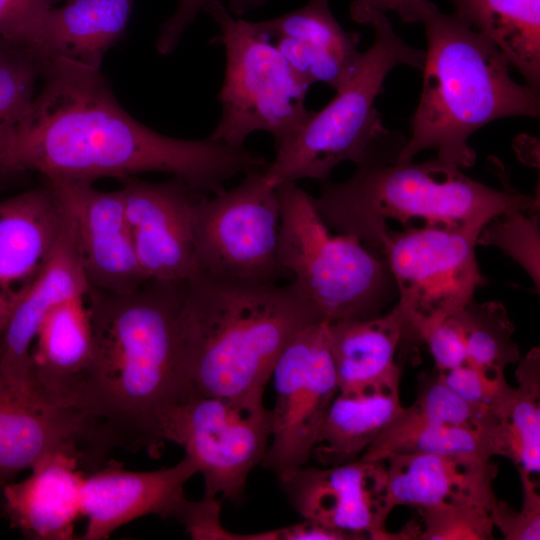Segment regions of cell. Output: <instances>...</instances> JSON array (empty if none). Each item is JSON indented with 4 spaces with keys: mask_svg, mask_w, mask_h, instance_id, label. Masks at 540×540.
I'll list each match as a JSON object with an SVG mask.
<instances>
[{
    "mask_svg": "<svg viewBox=\"0 0 540 540\" xmlns=\"http://www.w3.org/2000/svg\"><path fill=\"white\" fill-rule=\"evenodd\" d=\"M277 188L278 261L328 321L381 315L396 288L384 255L351 234H331L297 182Z\"/></svg>",
    "mask_w": 540,
    "mask_h": 540,
    "instance_id": "7",
    "label": "cell"
},
{
    "mask_svg": "<svg viewBox=\"0 0 540 540\" xmlns=\"http://www.w3.org/2000/svg\"><path fill=\"white\" fill-rule=\"evenodd\" d=\"M54 3L55 0H0V43L35 53L44 17Z\"/></svg>",
    "mask_w": 540,
    "mask_h": 540,
    "instance_id": "37",
    "label": "cell"
},
{
    "mask_svg": "<svg viewBox=\"0 0 540 540\" xmlns=\"http://www.w3.org/2000/svg\"><path fill=\"white\" fill-rule=\"evenodd\" d=\"M327 335L339 393L400 389L395 356L406 332L395 306L373 318L327 321Z\"/></svg>",
    "mask_w": 540,
    "mask_h": 540,
    "instance_id": "24",
    "label": "cell"
},
{
    "mask_svg": "<svg viewBox=\"0 0 540 540\" xmlns=\"http://www.w3.org/2000/svg\"><path fill=\"white\" fill-rule=\"evenodd\" d=\"M89 291L66 222L63 236L49 263L0 331V372L24 398L39 404L31 389L29 359L41 323L56 306L86 296Z\"/></svg>",
    "mask_w": 540,
    "mask_h": 540,
    "instance_id": "22",
    "label": "cell"
},
{
    "mask_svg": "<svg viewBox=\"0 0 540 540\" xmlns=\"http://www.w3.org/2000/svg\"><path fill=\"white\" fill-rule=\"evenodd\" d=\"M522 489L520 510L512 508L499 499L491 508L495 528L499 529L506 540L540 539V495L535 477L518 473Z\"/></svg>",
    "mask_w": 540,
    "mask_h": 540,
    "instance_id": "36",
    "label": "cell"
},
{
    "mask_svg": "<svg viewBox=\"0 0 540 540\" xmlns=\"http://www.w3.org/2000/svg\"><path fill=\"white\" fill-rule=\"evenodd\" d=\"M396 420L406 423L493 427L502 419L493 411L472 404L453 392L438 371L420 378L414 402Z\"/></svg>",
    "mask_w": 540,
    "mask_h": 540,
    "instance_id": "31",
    "label": "cell"
},
{
    "mask_svg": "<svg viewBox=\"0 0 540 540\" xmlns=\"http://www.w3.org/2000/svg\"><path fill=\"white\" fill-rule=\"evenodd\" d=\"M400 453H431L481 460H492L494 456L507 458L502 424L469 427L406 423L395 419L359 459L378 461Z\"/></svg>",
    "mask_w": 540,
    "mask_h": 540,
    "instance_id": "28",
    "label": "cell"
},
{
    "mask_svg": "<svg viewBox=\"0 0 540 540\" xmlns=\"http://www.w3.org/2000/svg\"><path fill=\"white\" fill-rule=\"evenodd\" d=\"M422 524L418 540L494 539L491 508L468 502L418 509Z\"/></svg>",
    "mask_w": 540,
    "mask_h": 540,
    "instance_id": "34",
    "label": "cell"
},
{
    "mask_svg": "<svg viewBox=\"0 0 540 540\" xmlns=\"http://www.w3.org/2000/svg\"><path fill=\"white\" fill-rule=\"evenodd\" d=\"M86 472L72 453L47 455L22 481L2 488L4 516L30 540H71L82 517L81 488Z\"/></svg>",
    "mask_w": 540,
    "mask_h": 540,
    "instance_id": "21",
    "label": "cell"
},
{
    "mask_svg": "<svg viewBox=\"0 0 540 540\" xmlns=\"http://www.w3.org/2000/svg\"><path fill=\"white\" fill-rule=\"evenodd\" d=\"M280 201L263 169L245 174L229 190L200 198L194 210L198 275L252 283H276Z\"/></svg>",
    "mask_w": 540,
    "mask_h": 540,
    "instance_id": "11",
    "label": "cell"
},
{
    "mask_svg": "<svg viewBox=\"0 0 540 540\" xmlns=\"http://www.w3.org/2000/svg\"><path fill=\"white\" fill-rule=\"evenodd\" d=\"M387 503L417 509L468 502L492 508L497 465L492 460L431 453L391 454L385 459Z\"/></svg>",
    "mask_w": 540,
    "mask_h": 540,
    "instance_id": "23",
    "label": "cell"
},
{
    "mask_svg": "<svg viewBox=\"0 0 540 540\" xmlns=\"http://www.w3.org/2000/svg\"><path fill=\"white\" fill-rule=\"evenodd\" d=\"M2 507V491H0V509Z\"/></svg>",
    "mask_w": 540,
    "mask_h": 540,
    "instance_id": "43",
    "label": "cell"
},
{
    "mask_svg": "<svg viewBox=\"0 0 540 540\" xmlns=\"http://www.w3.org/2000/svg\"><path fill=\"white\" fill-rule=\"evenodd\" d=\"M65 226L46 183L0 202V331L49 263Z\"/></svg>",
    "mask_w": 540,
    "mask_h": 540,
    "instance_id": "18",
    "label": "cell"
},
{
    "mask_svg": "<svg viewBox=\"0 0 540 540\" xmlns=\"http://www.w3.org/2000/svg\"><path fill=\"white\" fill-rule=\"evenodd\" d=\"M455 14L490 40L524 78L540 87V0H450Z\"/></svg>",
    "mask_w": 540,
    "mask_h": 540,
    "instance_id": "27",
    "label": "cell"
},
{
    "mask_svg": "<svg viewBox=\"0 0 540 540\" xmlns=\"http://www.w3.org/2000/svg\"><path fill=\"white\" fill-rule=\"evenodd\" d=\"M57 197L90 290L127 294L147 282L139 267L121 189L46 181Z\"/></svg>",
    "mask_w": 540,
    "mask_h": 540,
    "instance_id": "14",
    "label": "cell"
},
{
    "mask_svg": "<svg viewBox=\"0 0 540 540\" xmlns=\"http://www.w3.org/2000/svg\"><path fill=\"white\" fill-rule=\"evenodd\" d=\"M134 0H55L40 29L35 53L99 69L124 35Z\"/></svg>",
    "mask_w": 540,
    "mask_h": 540,
    "instance_id": "25",
    "label": "cell"
},
{
    "mask_svg": "<svg viewBox=\"0 0 540 540\" xmlns=\"http://www.w3.org/2000/svg\"><path fill=\"white\" fill-rule=\"evenodd\" d=\"M264 390L236 397H201L171 408L162 418V440L181 446L204 479V497L239 503L251 470L269 445L271 410Z\"/></svg>",
    "mask_w": 540,
    "mask_h": 540,
    "instance_id": "10",
    "label": "cell"
},
{
    "mask_svg": "<svg viewBox=\"0 0 540 540\" xmlns=\"http://www.w3.org/2000/svg\"><path fill=\"white\" fill-rule=\"evenodd\" d=\"M266 165L245 147L146 127L122 108L99 69L57 58L44 60L39 90L5 136L0 173L93 183L158 172L200 194H217L232 178Z\"/></svg>",
    "mask_w": 540,
    "mask_h": 540,
    "instance_id": "1",
    "label": "cell"
},
{
    "mask_svg": "<svg viewBox=\"0 0 540 540\" xmlns=\"http://www.w3.org/2000/svg\"><path fill=\"white\" fill-rule=\"evenodd\" d=\"M422 341L429 348L436 370L448 371L466 363L464 345L454 315L430 330Z\"/></svg>",
    "mask_w": 540,
    "mask_h": 540,
    "instance_id": "39",
    "label": "cell"
},
{
    "mask_svg": "<svg viewBox=\"0 0 540 540\" xmlns=\"http://www.w3.org/2000/svg\"><path fill=\"white\" fill-rule=\"evenodd\" d=\"M400 389L339 393L332 401L312 455L324 466L355 461L401 414Z\"/></svg>",
    "mask_w": 540,
    "mask_h": 540,
    "instance_id": "26",
    "label": "cell"
},
{
    "mask_svg": "<svg viewBox=\"0 0 540 540\" xmlns=\"http://www.w3.org/2000/svg\"><path fill=\"white\" fill-rule=\"evenodd\" d=\"M303 519L359 539H417L419 524L389 532L392 510L387 503L385 460L352 462L315 468L304 466L281 482Z\"/></svg>",
    "mask_w": 540,
    "mask_h": 540,
    "instance_id": "13",
    "label": "cell"
},
{
    "mask_svg": "<svg viewBox=\"0 0 540 540\" xmlns=\"http://www.w3.org/2000/svg\"><path fill=\"white\" fill-rule=\"evenodd\" d=\"M427 39L420 100L397 162L423 150L458 168L474 165L469 137L499 118L540 115L539 89L519 84L498 48L455 13L426 0L420 15Z\"/></svg>",
    "mask_w": 540,
    "mask_h": 540,
    "instance_id": "4",
    "label": "cell"
},
{
    "mask_svg": "<svg viewBox=\"0 0 540 540\" xmlns=\"http://www.w3.org/2000/svg\"><path fill=\"white\" fill-rule=\"evenodd\" d=\"M518 385L502 422L507 458L518 473L540 472V352L531 349L515 370Z\"/></svg>",
    "mask_w": 540,
    "mask_h": 540,
    "instance_id": "29",
    "label": "cell"
},
{
    "mask_svg": "<svg viewBox=\"0 0 540 540\" xmlns=\"http://www.w3.org/2000/svg\"><path fill=\"white\" fill-rule=\"evenodd\" d=\"M256 25L309 87L322 82L339 90L353 77L363 57L364 52L358 49L360 35L339 24L329 0H310L294 11Z\"/></svg>",
    "mask_w": 540,
    "mask_h": 540,
    "instance_id": "20",
    "label": "cell"
},
{
    "mask_svg": "<svg viewBox=\"0 0 540 540\" xmlns=\"http://www.w3.org/2000/svg\"><path fill=\"white\" fill-rule=\"evenodd\" d=\"M481 229L412 225L390 228L382 242L406 337L422 340L433 328L473 301L487 283L475 255Z\"/></svg>",
    "mask_w": 540,
    "mask_h": 540,
    "instance_id": "9",
    "label": "cell"
},
{
    "mask_svg": "<svg viewBox=\"0 0 540 540\" xmlns=\"http://www.w3.org/2000/svg\"><path fill=\"white\" fill-rule=\"evenodd\" d=\"M426 0H354L351 6L395 12L403 22L420 21L421 10Z\"/></svg>",
    "mask_w": 540,
    "mask_h": 540,
    "instance_id": "42",
    "label": "cell"
},
{
    "mask_svg": "<svg viewBox=\"0 0 540 540\" xmlns=\"http://www.w3.org/2000/svg\"><path fill=\"white\" fill-rule=\"evenodd\" d=\"M185 373L194 396L264 390L289 343L325 320L300 286L197 275L181 284Z\"/></svg>",
    "mask_w": 540,
    "mask_h": 540,
    "instance_id": "3",
    "label": "cell"
},
{
    "mask_svg": "<svg viewBox=\"0 0 540 540\" xmlns=\"http://www.w3.org/2000/svg\"><path fill=\"white\" fill-rule=\"evenodd\" d=\"M438 373L461 398L493 411L504 420L515 394V387L509 384L505 372L464 364Z\"/></svg>",
    "mask_w": 540,
    "mask_h": 540,
    "instance_id": "35",
    "label": "cell"
},
{
    "mask_svg": "<svg viewBox=\"0 0 540 540\" xmlns=\"http://www.w3.org/2000/svg\"><path fill=\"white\" fill-rule=\"evenodd\" d=\"M43 63L28 49L0 43V151L7 132L37 92Z\"/></svg>",
    "mask_w": 540,
    "mask_h": 540,
    "instance_id": "32",
    "label": "cell"
},
{
    "mask_svg": "<svg viewBox=\"0 0 540 540\" xmlns=\"http://www.w3.org/2000/svg\"><path fill=\"white\" fill-rule=\"evenodd\" d=\"M220 501L203 497L187 502L178 520L194 539H241L222 529L219 521Z\"/></svg>",
    "mask_w": 540,
    "mask_h": 540,
    "instance_id": "40",
    "label": "cell"
},
{
    "mask_svg": "<svg viewBox=\"0 0 540 540\" xmlns=\"http://www.w3.org/2000/svg\"><path fill=\"white\" fill-rule=\"evenodd\" d=\"M197 468L187 457L154 471H130L116 462L86 473L81 488V540H105L121 526L146 515L178 520L188 499L184 487Z\"/></svg>",
    "mask_w": 540,
    "mask_h": 540,
    "instance_id": "17",
    "label": "cell"
},
{
    "mask_svg": "<svg viewBox=\"0 0 540 540\" xmlns=\"http://www.w3.org/2000/svg\"><path fill=\"white\" fill-rule=\"evenodd\" d=\"M121 181L132 243L145 279L181 285L197 276L194 210L201 194L177 178L155 183L133 176Z\"/></svg>",
    "mask_w": 540,
    "mask_h": 540,
    "instance_id": "15",
    "label": "cell"
},
{
    "mask_svg": "<svg viewBox=\"0 0 540 540\" xmlns=\"http://www.w3.org/2000/svg\"><path fill=\"white\" fill-rule=\"evenodd\" d=\"M477 245L494 246L516 261L539 289L540 230L538 212L509 211L491 219Z\"/></svg>",
    "mask_w": 540,
    "mask_h": 540,
    "instance_id": "33",
    "label": "cell"
},
{
    "mask_svg": "<svg viewBox=\"0 0 540 540\" xmlns=\"http://www.w3.org/2000/svg\"><path fill=\"white\" fill-rule=\"evenodd\" d=\"M356 540L354 536L312 520L275 530V540Z\"/></svg>",
    "mask_w": 540,
    "mask_h": 540,
    "instance_id": "41",
    "label": "cell"
},
{
    "mask_svg": "<svg viewBox=\"0 0 540 540\" xmlns=\"http://www.w3.org/2000/svg\"><path fill=\"white\" fill-rule=\"evenodd\" d=\"M112 449L108 437L87 414L30 401L0 372V491L52 453L78 456L89 473L104 466Z\"/></svg>",
    "mask_w": 540,
    "mask_h": 540,
    "instance_id": "16",
    "label": "cell"
},
{
    "mask_svg": "<svg viewBox=\"0 0 540 540\" xmlns=\"http://www.w3.org/2000/svg\"><path fill=\"white\" fill-rule=\"evenodd\" d=\"M272 377L276 398L262 464L282 482L312 456L329 407L339 392L326 320L307 326L289 343Z\"/></svg>",
    "mask_w": 540,
    "mask_h": 540,
    "instance_id": "12",
    "label": "cell"
},
{
    "mask_svg": "<svg viewBox=\"0 0 540 540\" xmlns=\"http://www.w3.org/2000/svg\"><path fill=\"white\" fill-rule=\"evenodd\" d=\"M350 13L354 21L373 28V44L363 53L353 77L263 169L272 187L301 179L327 181L342 162L357 165L370 157L397 153L406 142L383 126L374 103L389 72L398 65L422 69L425 51L407 44L385 12L351 6Z\"/></svg>",
    "mask_w": 540,
    "mask_h": 540,
    "instance_id": "6",
    "label": "cell"
},
{
    "mask_svg": "<svg viewBox=\"0 0 540 540\" xmlns=\"http://www.w3.org/2000/svg\"><path fill=\"white\" fill-rule=\"evenodd\" d=\"M211 0H179L176 12L161 26L156 48L160 54L171 53L179 44L185 30L191 25L198 13ZM268 0H226L230 11L243 16L264 5Z\"/></svg>",
    "mask_w": 540,
    "mask_h": 540,
    "instance_id": "38",
    "label": "cell"
},
{
    "mask_svg": "<svg viewBox=\"0 0 540 540\" xmlns=\"http://www.w3.org/2000/svg\"><path fill=\"white\" fill-rule=\"evenodd\" d=\"M94 361L79 410L114 448L158 457L160 424L193 397L183 362L181 285L147 281L127 294L87 295Z\"/></svg>",
    "mask_w": 540,
    "mask_h": 540,
    "instance_id": "2",
    "label": "cell"
},
{
    "mask_svg": "<svg viewBox=\"0 0 540 540\" xmlns=\"http://www.w3.org/2000/svg\"><path fill=\"white\" fill-rule=\"evenodd\" d=\"M458 324L467 365L505 372L521 359L513 340L514 326L499 301H471L453 314Z\"/></svg>",
    "mask_w": 540,
    "mask_h": 540,
    "instance_id": "30",
    "label": "cell"
},
{
    "mask_svg": "<svg viewBox=\"0 0 540 540\" xmlns=\"http://www.w3.org/2000/svg\"><path fill=\"white\" fill-rule=\"evenodd\" d=\"M343 182L324 181L314 205L329 227L380 253L387 221L481 229L509 211H539V197L498 190L439 159L421 163L366 160ZM381 254V253H380Z\"/></svg>",
    "mask_w": 540,
    "mask_h": 540,
    "instance_id": "5",
    "label": "cell"
},
{
    "mask_svg": "<svg viewBox=\"0 0 540 540\" xmlns=\"http://www.w3.org/2000/svg\"><path fill=\"white\" fill-rule=\"evenodd\" d=\"M87 295L56 306L32 344L30 384L34 398L44 406L79 410L94 361Z\"/></svg>",
    "mask_w": 540,
    "mask_h": 540,
    "instance_id": "19",
    "label": "cell"
},
{
    "mask_svg": "<svg viewBox=\"0 0 540 540\" xmlns=\"http://www.w3.org/2000/svg\"><path fill=\"white\" fill-rule=\"evenodd\" d=\"M203 11L217 23L215 42L226 56L218 93L221 115L209 137L240 148L252 133L264 131L276 153L285 149L314 114L305 105L309 86L256 22L235 18L221 0H211Z\"/></svg>",
    "mask_w": 540,
    "mask_h": 540,
    "instance_id": "8",
    "label": "cell"
}]
</instances>
